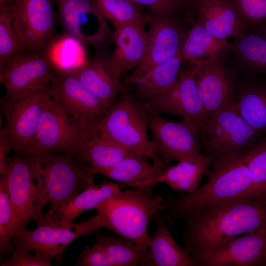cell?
I'll return each mask as SVG.
<instances>
[{
	"label": "cell",
	"mask_w": 266,
	"mask_h": 266,
	"mask_svg": "<svg viewBox=\"0 0 266 266\" xmlns=\"http://www.w3.org/2000/svg\"><path fill=\"white\" fill-rule=\"evenodd\" d=\"M13 149L12 144L8 138L1 130L0 133V173L5 174L6 171L7 156L9 151Z\"/></svg>",
	"instance_id": "60d3db41"
},
{
	"label": "cell",
	"mask_w": 266,
	"mask_h": 266,
	"mask_svg": "<svg viewBox=\"0 0 266 266\" xmlns=\"http://www.w3.org/2000/svg\"><path fill=\"white\" fill-rule=\"evenodd\" d=\"M126 186L121 183L104 182L94 183L81 191L71 201L52 214L46 213L45 220L62 227L72 228L74 220L84 212L93 209L100 203Z\"/></svg>",
	"instance_id": "83f0119b"
},
{
	"label": "cell",
	"mask_w": 266,
	"mask_h": 266,
	"mask_svg": "<svg viewBox=\"0 0 266 266\" xmlns=\"http://www.w3.org/2000/svg\"><path fill=\"white\" fill-rule=\"evenodd\" d=\"M182 1V2H183L184 4V6L185 5V3L186 2V0H181Z\"/></svg>",
	"instance_id": "7bdbcfd3"
},
{
	"label": "cell",
	"mask_w": 266,
	"mask_h": 266,
	"mask_svg": "<svg viewBox=\"0 0 266 266\" xmlns=\"http://www.w3.org/2000/svg\"><path fill=\"white\" fill-rule=\"evenodd\" d=\"M184 248L197 266H201L216 250L240 235L266 225V204L238 201L210 205L185 220Z\"/></svg>",
	"instance_id": "6da1fadb"
},
{
	"label": "cell",
	"mask_w": 266,
	"mask_h": 266,
	"mask_svg": "<svg viewBox=\"0 0 266 266\" xmlns=\"http://www.w3.org/2000/svg\"><path fill=\"white\" fill-rule=\"evenodd\" d=\"M231 66L238 74L266 76V30H254L234 39Z\"/></svg>",
	"instance_id": "f1b7e54d"
},
{
	"label": "cell",
	"mask_w": 266,
	"mask_h": 266,
	"mask_svg": "<svg viewBox=\"0 0 266 266\" xmlns=\"http://www.w3.org/2000/svg\"><path fill=\"white\" fill-rule=\"evenodd\" d=\"M148 112L149 130L156 153L168 164L200 153L198 130L192 122H179L163 118L160 114Z\"/></svg>",
	"instance_id": "7c38bea8"
},
{
	"label": "cell",
	"mask_w": 266,
	"mask_h": 266,
	"mask_svg": "<svg viewBox=\"0 0 266 266\" xmlns=\"http://www.w3.org/2000/svg\"><path fill=\"white\" fill-rule=\"evenodd\" d=\"M55 70L42 52L24 51L0 70V82L7 97H20L47 86Z\"/></svg>",
	"instance_id": "2e32d148"
},
{
	"label": "cell",
	"mask_w": 266,
	"mask_h": 266,
	"mask_svg": "<svg viewBox=\"0 0 266 266\" xmlns=\"http://www.w3.org/2000/svg\"><path fill=\"white\" fill-rule=\"evenodd\" d=\"M27 154L35 160L42 177L50 206L47 214L54 213L95 183V174L88 166L78 165L65 154Z\"/></svg>",
	"instance_id": "52a82bcc"
},
{
	"label": "cell",
	"mask_w": 266,
	"mask_h": 266,
	"mask_svg": "<svg viewBox=\"0 0 266 266\" xmlns=\"http://www.w3.org/2000/svg\"><path fill=\"white\" fill-rule=\"evenodd\" d=\"M47 89L48 86L26 95L2 99L1 109L4 126L1 130L15 151L33 144L41 116L50 98Z\"/></svg>",
	"instance_id": "30bf717a"
},
{
	"label": "cell",
	"mask_w": 266,
	"mask_h": 266,
	"mask_svg": "<svg viewBox=\"0 0 266 266\" xmlns=\"http://www.w3.org/2000/svg\"><path fill=\"white\" fill-rule=\"evenodd\" d=\"M24 51L14 25L13 1L0 4V70Z\"/></svg>",
	"instance_id": "836d02e7"
},
{
	"label": "cell",
	"mask_w": 266,
	"mask_h": 266,
	"mask_svg": "<svg viewBox=\"0 0 266 266\" xmlns=\"http://www.w3.org/2000/svg\"><path fill=\"white\" fill-rule=\"evenodd\" d=\"M50 84L48 94L64 111L88 130L97 127L107 111L73 72L55 71Z\"/></svg>",
	"instance_id": "8fae6325"
},
{
	"label": "cell",
	"mask_w": 266,
	"mask_h": 266,
	"mask_svg": "<svg viewBox=\"0 0 266 266\" xmlns=\"http://www.w3.org/2000/svg\"><path fill=\"white\" fill-rule=\"evenodd\" d=\"M149 15L146 52L142 62L133 70L125 82L142 74L153 66L181 52L185 30L175 14Z\"/></svg>",
	"instance_id": "e0dca14e"
},
{
	"label": "cell",
	"mask_w": 266,
	"mask_h": 266,
	"mask_svg": "<svg viewBox=\"0 0 266 266\" xmlns=\"http://www.w3.org/2000/svg\"><path fill=\"white\" fill-rule=\"evenodd\" d=\"M63 32L85 45L103 44L108 34L107 20L92 0H54Z\"/></svg>",
	"instance_id": "ac0fdd59"
},
{
	"label": "cell",
	"mask_w": 266,
	"mask_h": 266,
	"mask_svg": "<svg viewBox=\"0 0 266 266\" xmlns=\"http://www.w3.org/2000/svg\"><path fill=\"white\" fill-rule=\"evenodd\" d=\"M244 158L213 168L208 172L207 181L194 192L165 200L161 212L172 224L177 220H184L193 212L210 205L253 201L250 171Z\"/></svg>",
	"instance_id": "7a4b0ae2"
},
{
	"label": "cell",
	"mask_w": 266,
	"mask_h": 266,
	"mask_svg": "<svg viewBox=\"0 0 266 266\" xmlns=\"http://www.w3.org/2000/svg\"><path fill=\"white\" fill-rule=\"evenodd\" d=\"M41 52L55 71L74 72L89 60L85 44L64 32L55 35Z\"/></svg>",
	"instance_id": "d6a6232c"
},
{
	"label": "cell",
	"mask_w": 266,
	"mask_h": 266,
	"mask_svg": "<svg viewBox=\"0 0 266 266\" xmlns=\"http://www.w3.org/2000/svg\"></svg>",
	"instance_id": "ee69618b"
},
{
	"label": "cell",
	"mask_w": 266,
	"mask_h": 266,
	"mask_svg": "<svg viewBox=\"0 0 266 266\" xmlns=\"http://www.w3.org/2000/svg\"><path fill=\"white\" fill-rule=\"evenodd\" d=\"M243 19L248 33L266 30V0H230Z\"/></svg>",
	"instance_id": "74e56055"
},
{
	"label": "cell",
	"mask_w": 266,
	"mask_h": 266,
	"mask_svg": "<svg viewBox=\"0 0 266 266\" xmlns=\"http://www.w3.org/2000/svg\"><path fill=\"white\" fill-rule=\"evenodd\" d=\"M93 245L85 247L77 258V266H146L148 250L122 237L97 234Z\"/></svg>",
	"instance_id": "ffe728a7"
},
{
	"label": "cell",
	"mask_w": 266,
	"mask_h": 266,
	"mask_svg": "<svg viewBox=\"0 0 266 266\" xmlns=\"http://www.w3.org/2000/svg\"><path fill=\"white\" fill-rule=\"evenodd\" d=\"M209 166V159L200 152L168 166L151 184L155 187L159 183H164L174 192L190 193L198 188L203 175L208 173Z\"/></svg>",
	"instance_id": "4dcf8cb0"
},
{
	"label": "cell",
	"mask_w": 266,
	"mask_h": 266,
	"mask_svg": "<svg viewBox=\"0 0 266 266\" xmlns=\"http://www.w3.org/2000/svg\"><path fill=\"white\" fill-rule=\"evenodd\" d=\"M198 133L201 149L209 159L213 169L244 158L266 136L252 128L235 105L208 116Z\"/></svg>",
	"instance_id": "277c9868"
},
{
	"label": "cell",
	"mask_w": 266,
	"mask_h": 266,
	"mask_svg": "<svg viewBox=\"0 0 266 266\" xmlns=\"http://www.w3.org/2000/svg\"><path fill=\"white\" fill-rule=\"evenodd\" d=\"M14 25L25 51L40 52L55 36L56 17L51 0H11Z\"/></svg>",
	"instance_id": "9a60e30c"
},
{
	"label": "cell",
	"mask_w": 266,
	"mask_h": 266,
	"mask_svg": "<svg viewBox=\"0 0 266 266\" xmlns=\"http://www.w3.org/2000/svg\"><path fill=\"white\" fill-rule=\"evenodd\" d=\"M72 72L99 100L106 111L125 89L121 78L112 68L110 57L100 53L89 59L85 65Z\"/></svg>",
	"instance_id": "603a6c76"
},
{
	"label": "cell",
	"mask_w": 266,
	"mask_h": 266,
	"mask_svg": "<svg viewBox=\"0 0 266 266\" xmlns=\"http://www.w3.org/2000/svg\"><path fill=\"white\" fill-rule=\"evenodd\" d=\"M183 60L180 52L127 82L134 86L136 99L142 100L170 90L178 78Z\"/></svg>",
	"instance_id": "f546056e"
},
{
	"label": "cell",
	"mask_w": 266,
	"mask_h": 266,
	"mask_svg": "<svg viewBox=\"0 0 266 266\" xmlns=\"http://www.w3.org/2000/svg\"><path fill=\"white\" fill-rule=\"evenodd\" d=\"M148 117L141 102L124 89L98 121L97 130L101 135L139 156L151 159L153 163L166 164L157 155L148 136Z\"/></svg>",
	"instance_id": "5b68a950"
},
{
	"label": "cell",
	"mask_w": 266,
	"mask_h": 266,
	"mask_svg": "<svg viewBox=\"0 0 266 266\" xmlns=\"http://www.w3.org/2000/svg\"><path fill=\"white\" fill-rule=\"evenodd\" d=\"M94 130L84 128L50 97L41 116L33 144L16 152L30 154L59 152L74 158L83 140Z\"/></svg>",
	"instance_id": "9c48e42d"
},
{
	"label": "cell",
	"mask_w": 266,
	"mask_h": 266,
	"mask_svg": "<svg viewBox=\"0 0 266 266\" xmlns=\"http://www.w3.org/2000/svg\"><path fill=\"white\" fill-rule=\"evenodd\" d=\"M235 107L252 128L266 135V76L238 74Z\"/></svg>",
	"instance_id": "cb8c5ba5"
},
{
	"label": "cell",
	"mask_w": 266,
	"mask_h": 266,
	"mask_svg": "<svg viewBox=\"0 0 266 266\" xmlns=\"http://www.w3.org/2000/svg\"><path fill=\"white\" fill-rule=\"evenodd\" d=\"M181 45L184 60L196 65L206 64L232 52L233 43L227 39L219 38L209 34L200 25L188 22Z\"/></svg>",
	"instance_id": "4316f807"
},
{
	"label": "cell",
	"mask_w": 266,
	"mask_h": 266,
	"mask_svg": "<svg viewBox=\"0 0 266 266\" xmlns=\"http://www.w3.org/2000/svg\"><path fill=\"white\" fill-rule=\"evenodd\" d=\"M15 152L16 156L7 161L5 173L16 218L14 236L19 231L27 228L31 221L36 224L43 222L42 209L48 203L36 162L29 155Z\"/></svg>",
	"instance_id": "8992f818"
},
{
	"label": "cell",
	"mask_w": 266,
	"mask_h": 266,
	"mask_svg": "<svg viewBox=\"0 0 266 266\" xmlns=\"http://www.w3.org/2000/svg\"><path fill=\"white\" fill-rule=\"evenodd\" d=\"M225 57L191 68L208 116L235 104L238 74L227 65Z\"/></svg>",
	"instance_id": "5bb4252c"
},
{
	"label": "cell",
	"mask_w": 266,
	"mask_h": 266,
	"mask_svg": "<svg viewBox=\"0 0 266 266\" xmlns=\"http://www.w3.org/2000/svg\"><path fill=\"white\" fill-rule=\"evenodd\" d=\"M52 258L46 254L35 252L34 255L29 252L14 249L9 257L0 263V266H52Z\"/></svg>",
	"instance_id": "f35d334b"
},
{
	"label": "cell",
	"mask_w": 266,
	"mask_h": 266,
	"mask_svg": "<svg viewBox=\"0 0 266 266\" xmlns=\"http://www.w3.org/2000/svg\"><path fill=\"white\" fill-rule=\"evenodd\" d=\"M164 200L162 196L141 189H120L94 209L104 216L107 229L147 250L149 224L161 211Z\"/></svg>",
	"instance_id": "3957f363"
},
{
	"label": "cell",
	"mask_w": 266,
	"mask_h": 266,
	"mask_svg": "<svg viewBox=\"0 0 266 266\" xmlns=\"http://www.w3.org/2000/svg\"><path fill=\"white\" fill-rule=\"evenodd\" d=\"M149 15L144 19L115 28V48L110 57L112 68L117 76L134 69L145 54L148 33L146 26Z\"/></svg>",
	"instance_id": "7402d4cb"
},
{
	"label": "cell",
	"mask_w": 266,
	"mask_h": 266,
	"mask_svg": "<svg viewBox=\"0 0 266 266\" xmlns=\"http://www.w3.org/2000/svg\"><path fill=\"white\" fill-rule=\"evenodd\" d=\"M130 156H139L101 135L97 128L83 140L76 157L88 163L89 169L93 170L111 167Z\"/></svg>",
	"instance_id": "1f68e13d"
},
{
	"label": "cell",
	"mask_w": 266,
	"mask_h": 266,
	"mask_svg": "<svg viewBox=\"0 0 266 266\" xmlns=\"http://www.w3.org/2000/svg\"><path fill=\"white\" fill-rule=\"evenodd\" d=\"M157 15L175 14L184 3L181 0H130Z\"/></svg>",
	"instance_id": "ab89813d"
},
{
	"label": "cell",
	"mask_w": 266,
	"mask_h": 266,
	"mask_svg": "<svg viewBox=\"0 0 266 266\" xmlns=\"http://www.w3.org/2000/svg\"><path fill=\"white\" fill-rule=\"evenodd\" d=\"M148 159L130 156L109 167L91 170L124 184L126 187L139 188L152 192L153 180L163 171L168 165L165 163L151 164Z\"/></svg>",
	"instance_id": "484cf974"
},
{
	"label": "cell",
	"mask_w": 266,
	"mask_h": 266,
	"mask_svg": "<svg viewBox=\"0 0 266 266\" xmlns=\"http://www.w3.org/2000/svg\"><path fill=\"white\" fill-rule=\"evenodd\" d=\"M74 227H62L45 220L30 230L19 231L13 239L14 249L26 252H39L55 259L56 265L61 263L66 248L75 239L107 229L103 215L97 213L85 221L74 224Z\"/></svg>",
	"instance_id": "ba28073f"
},
{
	"label": "cell",
	"mask_w": 266,
	"mask_h": 266,
	"mask_svg": "<svg viewBox=\"0 0 266 266\" xmlns=\"http://www.w3.org/2000/svg\"><path fill=\"white\" fill-rule=\"evenodd\" d=\"M11 0H0V4L3 3L4 2L9 1Z\"/></svg>",
	"instance_id": "b9f144b4"
},
{
	"label": "cell",
	"mask_w": 266,
	"mask_h": 266,
	"mask_svg": "<svg viewBox=\"0 0 266 266\" xmlns=\"http://www.w3.org/2000/svg\"><path fill=\"white\" fill-rule=\"evenodd\" d=\"M186 20L202 26L212 36L239 38L248 33L241 15L230 0H188Z\"/></svg>",
	"instance_id": "d6986e66"
},
{
	"label": "cell",
	"mask_w": 266,
	"mask_h": 266,
	"mask_svg": "<svg viewBox=\"0 0 266 266\" xmlns=\"http://www.w3.org/2000/svg\"><path fill=\"white\" fill-rule=\"evenodd\" d=\"M188 0H186V1H187Z\"/></svg>",
	"instance_id": "f6af8a7d"
},
{
	"label": "cell",
	"mask_w": 266,
	"mask_h": 266,
	"mask_svg": "<svg viewBox=\"0 0 266 266\" xmlns=\"http://www.w3.org/2000/svg\"><path fill=\"white\" fill-rule=\"evenodd\" d=\"M16 218L9 194L6 176L0 177V253L7 256L14 250L12 243L16 228Z\"/></svg>",
	"instance_id": "8d00e7d4"
},
{
	"label": "cell",
	"mask_w": 266,
	"mask_h": 266,
	"mask_svg": "<svg viewBox=\"0 0 266 266\" xmlns=\"http://www.w3.org/2000/svg\"><path fill=\"white\" fill-rule=\"evenodd\" d=\"M140 101L148 112L177 116L193 122L198 130L208 117L191 69L181 70L175 85L167 92Z\"/></svg>",
	"instance_id": "4fadbf2b"
},
{
	"label": "cell",
	"mask_w": 266,
	"mask_h": 266,
	"mask_svg": "<svg viewBox=\"0 0 266 266\" xmlns=\"http://www.w3.org/2000/svg\"><path fill=\"white\" fill-rule=\"evenodd\" d=\"M266 254V225L236 236L216 250L201 266H252L262 263Z\"/></svg>",
	"instance_id": "44dd1931"
},
{
	"label": "cell",
	"mask_w": 266,
	"mask_h": 266,
	"mask_svg": "<svg viewBox=\"0 0 266 266\" xmlns=\"http://www.w3.org/2000/svg\"><path fill=\"white\" fill-rule=\"evenodd\" d=\"M250 173L253 201L266 204V136L244 157Z\"/></svg>",
	"instance_id": "e575fe53"
},
{
	"label": "cell",
	"mask_w": 266,
	"mask_h": 266,
	"mask_svg": "<svg viewBox=\"0 0 266 266\" xmlns=\"http://www.w3.org/2000/svg\"><path fill=\"white\" fill-rule=\"evenodd\" d=\"M92 1L115 28L142 20L147 16L143 12V6L130 0Z\"/></svg>",
	"instance_id": "d590c367"
},
{
	"label": "cell",
	"mask_w": 266,
	"mask_h": 266,
	"mask_svg": "<svg viewBox=\"0 0 266 266\" xmlns=\"http://www.w3.org/2000/svg\"><path fill=\"white\" fill-rule=\"evenodd\" d=\"M153 219L156 230L150 236L146 266H197L190 254L174 239L165 214L160 211Z\"/></svg>",
	"instance_id": "d4e9b609"
}]
</instances>
